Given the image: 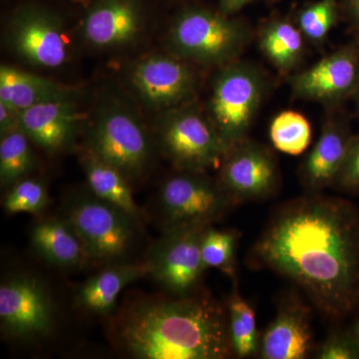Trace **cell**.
Returning <instances> with one entry per match:
<instances>
[{
    "mask_svg": "<svg viewBox=\"0 0 359 359\" xmlns=\"http://www.w3.org/2000/svg\"><path fill=\"white\" fill-rule=\"evenodd\" d=\"M252 255L257 266L297 285L330 320L359 308V212L346 200L309 193L285 203Z\"/></svg>",
    "mask_w": 359,
    "mask_h": 359,
    "instance_id": "6da1fadb",
    "label": "cell"
},
{
    "mask_svg": "<svg viewBox=\"0 0 359 359\" xmlns=\"http://www.w3.org/2000/svg\"><path fill=\"white\" fill-rule=\"evenodd\" d=\"M115 346L140 359H224L233 353L228 313L204 292L135 302L111 330Z\"/></svg>",
    "mask_w": 359,
    "mask_h": 359,
    "instance_id": "7a4b0ae2",
    "label": "cell"
},
{
    "mask_svg": "<svg viewBox=\"0 0 359 359\" xmlns=\"http://www.w3.org/2000/svg\"><path fill=\"white\" fill-rule=\"evenodd\" d=\"M65 217L74 226L90 261L102 264L129 261L140 241L142 224L91 192L73 196Z\"/></svg>",
    "mask_w": 359,
    "mask_h": 359,
    "instance_id": "3957f363",
    "label": "cell"
},
{
    "mask_svg": "<svg viewBox=\"0 0 359 359\" xmlns=\"http://www.w3.org/2000/svg\"><path fill=\"white\" fill-rule=\"evenodd\" d=\"M249 32L230 15L205 8L182 11L170 28L174 55L204 65H228L245 48Z\"/></svg>",
    "mask_w": 359,
    "mask_h": 359,
    "instance_id": "277c9868",
    "label": "cell"
},
{
    "mask_svg": "<svg viewBox=\"0 0 359 359\" xmlns=\"http://www.w3.org/2000/svg\"><path fill=\"white\" fill-rule=\"evenodd\" d=\"M264 91L261 73L245 63L231 62L212 85L209 118L229 148L245 140Z\"/></svg>",
    "mask_w": 359,
    "mask_h": 359,
    "instance_id": "5b68a950",
    "label": "cell"
},
{
    "mask_svg": "<svg viewBox=\"0 0 359 359\" xmlns=\"http://www.w3.org/2000/svg\"><path fill=\"white\" fill-rule=\"evenodd\" d=\"M85 149L119 170L130 182L147 172L152 158L147 132L130 111L117 104L99 111Z\"/></svg>",
    "mask_w": 359,
    "mask_h": 359,
    "instance_id": "8992f818",
    "label": "cell"
},
{
    "mask_svg": "<svg viewBox=\"0 0 359 359\" xmlns=\"http://www.w3.org/2000/svg\"><path fill=\"white\" fill-rule=\"evenodd\" d=\"M158 140L161 150L178 171L205 172L219 168L230 149L209 117L184 105L165 112Z\"/></svg>",
    "mask_w": 359,
    "mask_h": 359,
    "instance_id": "52a82bcc",
    "label": "cell"
},
{
    "mask_svg": "<svg viewBox=\"0 0 359 359\" xmlns=\"http://www.w3.org/2000/svg\"><path fill=\"white\" fill-rule=\"evenodd\" d=\"M157 204L163 231L212 224L235 205L218 181L205 172L184 170H179L162 184Z\"/></svg>",
    "mask_w": 359,
    "mask_h": 359,
    "instance_id": "ba28073f",
    "label": "cell"
},
{
    "mask_svg": "<svg viewBox=\"0 0 359 359\" xmlns=\"http://www.w3.org/2000/svg\"><path fill=\"white\" fill-rule=\"evenodd\" d=\"M56 309L49 290L30 273L11 275L0 285V327L7 339L34 342L55 327Z\"/></svg>",
    "mask_w": 359,
    "mask_h": 359,
    "instance_id": "9c48e42d",
    "label": "cell"
},
{
    "mask_svg": "<svg viewBox=\"0 0 359 359\" xmlns=\"http://www.w3.org/2000/svg\"><path fill=\"white\" fill-rule=\"evenodd\" d=\"M211 224H195L163 231L146 257L149 275L169 295L197 292L205 268L201 254L203 235Z\"/></svg>",
    "mask_w": 359,
    "mask_h": 359,
    "instance_id": "30bf717a",
    "label": "cell"
},
{
    "mask_svg": "<svg viewBox=\"0 0 359 359\" xmlns=\"http://www.w3.org/2000/svg\"><path fill=\"white\" fill-rule=\"evenodd\" d=\"M7 41L18 57L42 69L61 67L69 55L62 21L39 6H25L13 14Z\"/></svg>",
    "mask_w": 359,
    "mask_h": 359,
    "instance_id": "8fae6325",
    "label": "cell"
},
{
    "mask_svg": "<svg viewBox=\"0 0 359 359\" xmlns=\"http://www.w3.org/2000/svg\"><path fill=\"white\" fill-rule=\"evenodd\" d=\"M219 184L233 205L268 199L278 186L275 157L263 145L244 140L231 146L219 165Z\"/></svg>",
    "mask_w": 359,
    "mask_h": 359,
    "instance_id": "7c38bea8",
    "label": "cell"
},
{
    "mask_svg": "<svg viewBox=\"0 0 359 359\" xmlns=\"http://www.w3.org/2000/svg\"><path fill=\"white\" fill-rule=\"evenodd\" d=\"M128 76L137 95L155 110L181 107L195 94V75L187 61L176 55L141 59L130 68Z\"/></svg>",
    "mask_w": 359,
    "mask_h": 359,
    "instance_id": "4fadbf2b",
    "label": "cell"
},
{
    "mask_svg": "<svg viewBox=\"0 0 359 359\" xmlns=\"http://www.w3.org/2000/svg\"><path fill=\"white\" fill-rule=\"evenodd\" d=\"M311 306L299 295L287 294L276 316L259 337L257 355L262 359H304L313 351Z\"/></svg>",
    "mask_w": 359,
    "mask_h": 359,
    "instance_id": "5bb4252c",
    "label": "cell"
},
{
    "mask_svg": "<svg viewBox=\"0 0 359 359\" xmlns=\"http://www.w3.org/2000/svg\"><path fill=\"white\" fill-rule=\"evenodd\" d=\"M143 23L141 0H94L82 21L81 36L94 48H119L138 39Z\"/></svg>",
    "mask_w": 359,
    "mask_h": 359,
    "instance_id": "9a60e30c",
    "label": "cell"
},
{
    "mask_svg": "<svg viewBox=\"0 0 359 359\" xmlns=\"http://www.w3.org/2000/svg\"><path fill=\"white\" fill-rule=\"evenodd\" d=\"M295 95L306 100L334 103L351 95L359 83V54L351 47L323 57L292 79Z\"/></svg>",
    "mask_w": 359,
    "mask_h": 359,
    "instance_id": "2e32d148",
    "label": "cell"
},
{
    "mask_svg": "<svg viewBox=\"0 0 359 359\" xmlns=\"http://www.w3.org/2000/svg\"><path fill=\"white\" fill-rule=\"evenodd\" d=\"M80 121L74 100L40 104L20 112V128L33 144L50 154L69 147Z\"/></svg>",
    "mask_w": 359,
    "mask_h": 359,
    "instance_id": "e0dca14e",
    "label": "cell"
},
{
    "mask_svg": "<svg viewBox=\"0 0 359 359\" xmlns=\"http://www.w3.org/2000/svg\"><path fill=\"white\" fill-rule=\"evenodd\" d=\"M351 137L344 123L328 120L323 125L320 138L301 170L302 183L309 193H320L334 186Z\"/></svg>",
    "mask_w": 359,
    "mask_h": 359,
    "instance_id": "ac0fdd59",
    "label": "cell"
},
{
    "mask_svg": "<svg viewBox=\"0 0 359 359\" xmlns=\"http://www.w3.org/2000/svg\"><path fill=\"white\" fill-rule=\"evenodd\" d=\"M30 244L37 256L59 269H77L91 262L81 238L65 217L37 221L30 231Z\"/></svg>",
    "mask_w": 359,
    "mask_h": 359,
    "instance_id": "d6986e66",
    "label": "cell"
},
{
    "mask_svg": "<svg viewBox=\"0 0 359 359\" xmlns=\"http://www.w3.org/2000/svg\"><path fill=\"white\" fill-rule=\"evenodd\" d=\"M147 275L149 268L146 261L107 264L80 287L77 292V304L87 313L107 316L115 309L122 290Z\"/></svg>",
    "mask_w": 359,
    "mask_h": 359,
    "instance_id": "ffe728a7",
    "label": "cell"
},
{
    "mask_svg": "<svg viewBox=\"0 0 359 359\" xmlns=\"http://www.w3.org/2000/svg\"><path fill=\"white\" fill-rule=\"evenodd\" d=\"M76 89L13 66L0 67V101L23 111L40 104L74 100Z\"/></svg>",
    "mask_w": 359,
    "mask_h": 359,
    "instance_id": "44dd1931",
    "label": "cell"
},
{
    "mask_svg": "<svg viewBox=\"0 0 359 359\" xmlns=\"http://www.w3.org/2000/svg\"><path fill=\"white\" fill-rule=\"evenodd\" d=\"M81 163L90 192L143 224L144 212L135 202L130 181L115 167L85 149Z\"/></svg>",
    "mask_w": 359,
    "mask_h": 359,
    "instance_id": "7402d4cb",
    "label": "cell"
},
{
    "mask_svg": "<svg viewBox=\"0 0 359 359\" xmlns=\"http://www.w3.org/2000/svg\"><path fill=\"white\" fill-rule=\"evenodd\" d=\"M301 29L285 20L268 23L259 35L262 51L276 69L287 72L295 67L304 50Z\"/></svg>",
    "mask_w": 359,
    "mask_h": 359,
    "instance_id": "603a6c76",
    "label": "cell"
},
{
    "mask_svg": "<svg viewBox=\"0 0 359 359\" xmlns=\"http://www.w3.org/2000/svg\"><path fill=\"white\" fill-rule=\"evenodd\" d=\"M226 313L233 354L240 358L257 354L259 334L256 313L250 302L240 294L236 283L226 302Z\"/></svg>",
    "mask_w": 359,
    "mask_h": 359,
    "instance_id": "cb8c5ba5",
    "label": "cell"
},
{
    "mask_svg": "<svg viewBox=\"0 0 359 359\" xmlns=\"http://www.w3.org/2000/svg\"><path fill=\"white\" fill-rule=\"evenodd\" d=\"M32 140L20 127L0 134V182L8 189L29 177L35 168Z\"/></svg>",
    "mask_w": 359,
    "mask_h": 359,
    "instance_id": "d4e9b609",
    "label": "cell"
},
{
    "mask_svg": "<svg viewBox=\"0 0 359 359\" xmlns=\"http://www.w3.org/2000/svg\"><path fill=\"white\" fill-rule=\"evenodd\" d=\"M269 138L280 152L292 156L301 155L311 143V125L301 113L283 111L271 121Z\"/></svg>",
    "mask_w": 359,
    "mask_h": 359,
    "instance_id": "484cf974",
    "label": "cell"
},
{
    "mask_svg": "<svg viewBox=\"0 0 359 359\" xmlns=\"http://www.w3.org/2000/svg\"><path fill=\"white\" fill-rule=\"evenodd\" d=\"M240 235L237 231L217 230L208 226L201 243V254L205 269H219L236 280V248Z\"/></svg>",
    "mask_w": 359,
    "mask_h": 359,
    "instance_id": "4316f807",
    "label": "cell"
},
{
    "mask_svg": "<svg viewBox=\"0 0 359 359\" xmlns=\"http://www.w3.org/2000/svg\"><path fill=\"white\" fill-rule=\"evenodd\" d=\"M2 205L11 215H37L48 207L49 195L41 181L26 177L9 187Z\"/></svg>",
    "mask_w": 359,
    "mask_h": 359,
    "instance_id": "83f0119b",
    "label": "cell"
},
{
    "mask_svg": "<svg viewBox=\"0 0 359 359\" xmlns=\"http://www.w3.org/2000/svg\"><path fill=\"white\" fill-rule=\"evenodd\" d=\"M337 18V0H320L302 9L299 16V29L311 41H321L334 27Z\"/></svg>",
    "mask_w": 359,
    "mask_h": 359,
    "instance_id": "f1b7e54d",
    "label": "cell"
},
{
    "mask_svg": "<svg viewBox=\"0 0 359 359\" xmlns=\"http://www.w3.org/2000/svg\"><path fill=\"white\" fill-rule=\"evenodd\" d=\"M318 359H359V344L351 330H335L316 351Z\"/></svg>",
    "mask_w": 359,
    "mask_h": 359,
    "instance_id": "f546056e",
    "label": "cell"
},
{
    "mask_svg": "<svg viewBox=\"0 0 359 359\" xmlns=\"http://www.w3.org/2000/svg\"><path fill=\"white\" fill-rule=\"evenodd\" d=\"M334 186L346 192L359 193V133L351 137Z\"/></svg>",
    "mask_w": 359,
    "mask_h": 359,
    "instance_id": "4dcf8cb0",
    "label": "cell"
},
{
    "mask_svg": "<svg viewBox=\"0 0 359 359\" xmlns=\"http://www.w3.org/2000/svg\"><path fill=\"white\" fill-rule=\"evenodd\" d=\"M20 127V111L0 101V134Z\"/></svg>",
    "mask_w": 359,
    "mask_h": 359,
    "instance_id": "1f68e13d",
    "label": "cell"
},
{
    "mask_svg": "<svg viewBox=\"0 0 359 359\" xmlns=\"http://www.w3.org/2000/svg\"><path fill=\"white\" fill-rule=\"evenodd\" d=\"M255 0H219L221 13L231 15L244 8L248 4H252Z\"/></svg>",
    "mask_w": 359,
    "mask_h": 359,
    "instance_id": "d6a6232c",
    "label": "cell"
},
{
    "mask_svg": "<svg viewBox=\"0 0 359 359\" xmlns=\"http://www.w3.org/2000/svg\"><path fill=\"white\" fill-rule=\"evenodd\" d=\"M349 7L354 18L359 21V0H348Z\"/></svg>",
    "mask_w": 359,
    "mask_h": 359,
    "instance_id": "836d02e7",
    "label": "cell"
},
{
    "mask_svg": "<svg viewBox=\"0 0 359 359\" xmlns=\"http://www.w3.org/2000/svg\"><path fill=\"white\" fill-rule=\"evenodd\" d=\"M351 332H353L354 337H355V339L358 340L359 344V320L356 321L353 327L351 328Z\"/></svg>",
    "mask_w": 359,
    "mask_h": 359,
    "instance_id": "e575fe53",
    "label": "cell"
},
{
    "mask_svg": "<svg viewBox=\"0 0 359 359\" xmlns=\"http://www.w3.org/2000/svg\"><path fill=\"white\" fill-rule=\"evenodd\" d=\"M355 93H356V98H358V113H359V83H358V89H356Z\"/></svg>",
    "mask_w": 359,
    "mask_h": 359,
    "instance_id": "d590c367",
    "label": "cell"
}]
</instances>
